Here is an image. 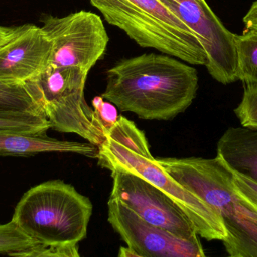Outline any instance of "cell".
Returning <instances> with one entry per match:
<instances>
[{
	"label": "cell",
	"mask_w": 257,
	"mask_h": 257,
	"mask_svg": "<svg viewBox=\"0 0 257 257\" xmlns=\"http://www.w3.org/2000/svg\"><path fill=\"white\" fill-rule=\"evenodd\" d=\"M234 113L241 126L257 129V86H244L242 99Z\"/></svg>",
	"instance_id": "18"
},
{
	"label": "cell",
	"mask_w": 257,
	"mask_h": 257,
	"mask_svg": "<svg viewBox=\"0 0 257 257\" xmlns=\"http://www.w3.org/2000/svg\"><path fill=\"white\" fill-rule=\"evenodd\" d=\"M111 25L143 48L158 50L192 65H205L196 33L163 0H90Z\"/></svg>",
	"instance_id": "5"
},
{
	"label": "cell",
	"mask_w": 257,
	"mask_h": 257,
	"mask_svg": "<svg viewBox=\"0 0 257 257\" xmlns=\"http://www.w3.org/2000/svg\"><path fill=\"white\" fill-rule=\"evenodd\" d=\"M93 204L61 180L42 183L24 193L12 220L39 244L78 245L87 236Z\"/></svg>",
	"instance_id": "4"
},
{
	"label": "cell",
	"mask_w": 257,
	"mask_h": 257,
	"mask_svg": "<svg viewBox=\"0 0 257 257\" xmlns=\"http://www.w3.org/2000/svg\"><path fill=\"white\" fill-rule=\"evenodd\" d=\"M111 172L110 198L118 199L148 223L175 235L187 239L199 236L184 211L166 193L131 172L120 169Z\"/></svg>",
	"instance_id": "9"
},
{
	"label": "cell",
	"mask_w": 257,
	"mask_h": 257,
	"mask_svg": "<svg viewBox=\"0 0 257 257\" xmlns=\"http://www.w3.org/2000/svg\"><path fill=\"white\" fill-rule=\"evenodd\" d=\"M51 50V41L42 27L23 25L0 46V84L24 85L36 79L49 65Z\"/></svg>",
	"instance_id": "11"
},
{
	"label": "cell",
	"mask_w": 257,
	"mask_h": 257,
	"mask_svg": "<svg viewBox=\"0 0 257 257\" xmlns=\"http://www.w3.org/2000/svg\"><path fill=\"white\" fill-rule=\"evenodd\" d=\"M18 256H56V257H78V246H67V247H53L38 244L33 248L20 253Z\"/></svg>",
	"instance_id": "21"
},
{
	"label": "cell",
	"mask_w": 257,
	"mask_h": 257,
	"mask_svg": "<svg viewBox=\"0 0 257 257\" xmlns=\"http://www.w3.org/2000/svg\"><path fill=\"white\" fill-rule=\"evenodd\" d=\"M0 109L45 114L42 106L36 101L27 84L17 86L0 84Z\"/></svg>",
	"instance_id": "16"
},
{
	"label": "cell",
	"mask_w": 257,
	"mask_h": 257,
	"mask_svg": "<svg viewBox=\"0 0 257 257\" xmlns=\"http://www.w3.org/2000/svg\"><path fill=\"white\" fill-rule=\"evenodd\" d=\"M41 21L52 45L49 64L89 73L105 55L109 37L96 14L82 10L64 17L45 15Z\"/></svg>",
	"instance_id": "7"
},
{
	"label": "cell",
	"mask_w": 257,
	"mask_h": 257,
	"mask_svg": "<svg viewBox=\"0 0 257 257\" xmlns=\"http://www.w3.org/2000/svg\"><path fill=\"white\" fill-rule=\"evenodd\" d=\"M92 104L95 114L105 134L106 131L111 129V127L118 119L117 109L114 104L104 101V98L102 96L96 97L92 101Z\"/></svg>",
	"instance_id": "19"
},
{
	"label": "cell",
	"mask_w": 257,
	"mask_h": 257,
	"mask_svg": "<svg viewBox=\"0 0 257 257\" xmlns=\"http://www.w3.org/2000/svg\"><path fill=\"white\" fill-rule=\"evenodd\" d=\"M45 152L75 153L98 158L99 147L89 142L65 141L51 138L47 134L34 135L0 131V157H30Z\"/></svg>",
	"instance_id": "12"
},
{
	"label": "cell",
	"mask_w": 257,
	"mask_h": 257,
	"mask_svg": "<svg viewBox=\"0 0 257 257\" xmlns=\"http://www.w3.org/2000/svg\"><path fill=\"white\" fill-rule=\"evenodd\" d=\"M235 41L237 78L244 86H257V31L245 30Z\"/></svg>",
	"instance_id": "14"
},
{
	"label": "cell",
	"mask_w": 257,
	"mask_h": 257,
	"mask_svg": "<svg viewBox=\"0 0 257 257\" xmlns=\"http://www.w3.org/2000/svg\"><path fill=\"white\" fill-rule=\"evenodd\" d=\"M118 256L120 257H135L139 256L135 250L130 247H120L119 250Z\"/></svg>",
	"instance_id": "24"
},
{
	"label": "cell",
	"mask_w": 257,
	"mask_h": 257,
	"mask_svg": "<svg viewBox=\"0 0 257 257\" xmlns=\"http://www.w3.org/2000/svg\"><path fill=\"white\" fill-rule=\"evenodd\" d=\"M108 221L139 257L205 256L199 236L187 239L151 224L118 199L108 200Z\"/></svg>",
	"instance_id": "10"
},
{
	"label": "cell",
	"mask_w": 257,
	"mask_h": 257,
	"mask_svg": "<svg viewBox=\"0 0 257 257\" xmlns=\"http://www.w3.org/2000/svg\"><path fill=\"white\" fill-rule=\"evenodd\" d=\"M22 27L23 25L12 27L0 26V46L14 37Z\"/></svg>",
	"instance_id": "23"
},
{
	"label": "cell",
	"mask_w": 257,
	"mask_h": 257,
	"mask_svg": "<svg viewBox=\"0 0 257 257\" xmlns=\"http://www.w3.org/2000/svg\"><path fill=\"white\" fill-rule=\"evenodd\" d=\"M51 128L44 113L0 109V131L41 135Z\"/></svg>",
	"instance_id": "15"
},
{
	"label": "cell",
	"mask_w": 257,
	"mask_h": 257,
	"mask_svg": "<svg viewBox=\"0 0 257 257\" xmlns=\"http://www.w3.org/2000/svg\"><path fill=\"white\" fill-rule=\"evenodd\" d=\"M87 75L80 68L49 64L25 84L43 108L51 128L78 134L99 147L105 137L94 110L84 98Z\"/></svg>",
	"instance_id": "6"
},
{
	"label": "cell",
	"mask_w": 257,
	"mask_h": 257,
	"mask_svg": "<svg viewBox=\"0 0 257 257\" xmlns=\"http://www.w3.org/2000/svg\"><path fill=\"white\" fill-rule=\"evenodd\" d=\"M38 244L37 241L26 235L12 220L0 224V254L18 256Z\"/></svg>",
	"instance_id": "17"
},
{
	"label": "cell",
	"mask_w": 257,
	"mask_h": 257,
	"mask_svg": "<svg viewBox=\"0 0 257 257\" xmlns=\"http://www.w3.org/2000/svg\"><path fill=\"white\" fill-rule=\"evenodd\" d=\"M193 30L205 49V66L221 84L238 81L235 34L229 31L213 12L206 0H163Z\"/></svg>",
	"instance_id": "8"
},
{
	"label": "cell",
	"mask_w": 257,
	"mask_h": 257,
	"mask_svg": "<svg viewBox=\"0 0 257 257\" xmlns=\"http://www.w3.org/2000/svg\"><path fill=\"white\" fill-rule=\"evenodd\" d=\"M199 88L194 67L168 54H144L106 72L104 99L146 120H170L193 103Z\"/></svg>",
	"instance_id": "1"
},
{
	"label": "cell",
	"mask_w": 257,
	"mask_h": 257,
	"mask_svg": "<svg viewBox=\"0 0 257 257\" xmlns=\"http://www.w3.org/2000/svg\"><path fill=\"white\" fill-rule=\"evenodd\" d=\"M156 159L220 216L227 232L223 242L229 256L257 257V213L238 196L232 170L219 157Z\"/></svg>",
	"instance_id": "3"
},
{
	"label": "cell",
	"mask_w": 257,
	"mask_h": 257,
	"mask_svg": "<svg viewBox=\"0 0 257 257\" xmlns=\"http://www.w3.org/2000/svg\"><path fill=\"white\" fill-rule=\"evenodd\" d=\"M99 146V164L111 170L120 169L142 177L166 193L184 211L199 236L208 241H224L226 228L220 216L199 196L169 175L150 152L145 132L133 121L120 116L105 133Z\"/></svg>",
	"instance_id": "2"
},
{
	"label": "cell",
	"mask_w": 257,
	"mask_h": 257,
	"mask_svg": "<svg viewBox=\"0 0 257 257\" xmlns=\"http://www.w3.org/2000/svg\"><path fill=\"white\" fill-rule=\"evenodd\" d=\"M246 30L257 31V0L253 2L248 12L243 18Z\"/></svg>",
	"instance_id": "22"
},
{
	"label": "cell",
	"mask_w": 257,
	"mask_h": 257,
	"mask_svg": "<svg viewBox=\"0 0 257 257\" xmlns=\"http://www.w3.org/2000/svg\"><path fill=\"white\" fill-rule=\"evenodd\" d=\"M217 148V156L231 170L257 183V129L228 128Z\"/></svg>",
	"instance_id": "13"
},
{
	"label": "cell",
	"mask_w": 257,
	"mask_h": 257,
	"mask_svg": "<svg viewBox=\"0 0 257 257\" xmlns=\"http://www.w3.org/2000/svg\"><path fill=\"white\" fill-rule=\"evenodd\" d=\"M232 174L238 196L257 213V183L236 172H232Z\"/></svg>",
	"instance_id": "20"
}]
</instances>
